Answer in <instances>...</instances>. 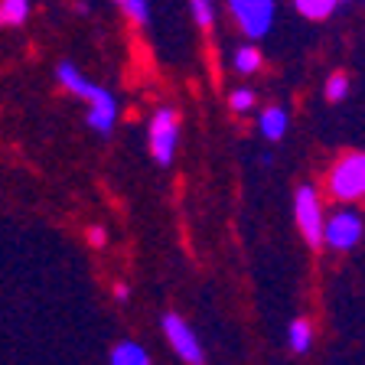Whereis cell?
Returning <instances> with one entry per match:
<instances>
[{"label":"cell","mask_w":365,"mask_h":365,"mask_svg":"<svg viewBox=\"0 0 365 365\" xmlns=\"http://www.w3.org/2000/svg\"><path fill=\"white\" fill-rule=\"evenodd\" d=\"M118 7H121V14L128 16L130 23H137V26H144V23L150 20V7H147V0H118Z\"/></svg>","instance_id":"15"},{"label":"cell","mask_w":365,"mask_h":365,"mask_svg":"<svg viewBox=\"0 0 365 365\" xmlns=\"http://www.w3.org/2000/svg\"><path fill=\"white\" fill-rule=\"evenodd\" d=\"M362 215L352 209H339L327 219V232H323V245H329L333 251H352L362 242Z\"/></svg>","instance_id":"5"},{"label":"cell","mask_w":365,"mask_h":365,"mask_svg":"<svg viewBox=\"0 0 365 365\" xmlns=\"http://www.w3.org/2000/svg\"><path fill=\"white\" fill-rule=\"evenodd\" d=\"M114 300H118V304H128V300H130V287H128V284H118V287H114Z\"/></svg>","instance_id":"20"},{"label":"cell","mask_w":365,"mask_h":365,"mask_svg":"<svg viewBox=\"0 0 365 365\" xmlns=\"http://www.w3.org/2000/svg\"><path fill=\"white\" fill-rule=\"evenodd\" d=\"M349 95V76L346 72H336V76H329L327 82V98L329 101H342Z\"/></svg>","instance_id":"16"},{"label":"cell","mask_w":365,"mask_h":365,"mask_svg":"<svg viewBox=\"0 0 365 365\" xmlns=\"http://www.w3.org/2000/svg\"><path fill=\"white\" fill-rule=\"evenodd\" d=\"M30 16V0H0V26H23Z\"/></svg>","instance_id":"11"},{"label":"cell","mask_w":365,"mask_h":365,"mask_svg":"<svg viewBox=\"0 0 365 365\" xmlns=\"http://www.w3.org/2000/svg\"><path fill=\"white\" fill-rule=\"evenodd\" d=\"M294 215H297V228L304 232L307 245L319 248L323 245V232H327V219H323V205L313 186H300L294 196Z\"/></svg>","instance_id":"3"},{"label":"cell","mask_w":365,"mask_h":365,"mask_svg":"<svg viewBox=\"0 0 365 365\" xmlns=\"http://www.w3.org/2000/svg\"><path fill=\"white\" fill-rule=\"evenodd\" d=\"M105 242H108V235H105V228H88V245L91 248H105Z\"/></svg>","instance_id":"19"},{"label":"cell","mask_w":365,"mask_h":365,"mask_svg":"<svg viewBox=\"0 0 365 365\" xmlns=\"http://www.w3.org/2000/svg\"><path fill=\"white\" fill-rule=\"evenodd\" d=\"M147 144H150V157L157 160L160 167L173 163L176 144H180V114L173 108H157L147 128Z\"/></svg>","instance_id":"2"},{"label":"cell","mask_w":365,"mask_h":365,"mask_svg":"<svg viewBox=\"0 0 365 365\" xmlns=\"http://www.w3.org/2000/svg\"><path fill=\"white\" fill-rule=\"evenodd\" d=\"M339 4H349V0H339Z\"/></svg>","instance_id":"21"},{"label":"cell","mask_w":365,"mask_h":365,"mask_svg":"<svg viewBox=\"0 0 365 365\" xmlns=\"http://www.w3.org/2000/svg\"><path fill=\"white\" fill-rule=\"evenodd\" d=\"M336 4H339V0H294V7L300 10V16H307V20H327L336 10Z\"/></svg>","instance_id":"13"},{"label":"cell","mask_w":365,"mask_h":365,"mask_svg":"<svg viewBox=\"0 0 365 365\" xmlns=\"http://www.w3.org/2000/svg\"><path fill=\"white\" fill-rule=\"evenodd\" d=\"M225 4L248 39L267 36L274 23V0H225Z\"/></svg>","instance_id":"4"},{"label":"cell","mask_w":365,"mask_h":365,"mask_svg":"<svg viewBox=\"0 0 365 365\" xmlns=\"http://www.w3.org/2000/svg\"><path fill=\"white\" fill-rule=\"evenodd\" d=\"M111 365H150V356H147L144 346L124 339L111 349Z\"/></svg>","instance_id":"10"},{"label":"cell","mask_w":365,"mask_h":365,"mask_svg":"<svg viewBox=\"0 0 365 365\" xmlns=\"http://www.w3.org/2000/svg\"><path fill=\"white\" fill-rule=\"evenodd\" d=\"M56 76H59V82L66 85V91H72V95H76V98H82V101H95L101 95V85H95V82H88V78L82 76V72H78L76 66H72V62H62L59 68H56Z\"/></svg>","instance_id":"8"},{"label":"cell","mask_w":365,"mask_h":365,"mask_svg":"<svg viewBox=\"0 0 365 365\" xmlns=\"http://www.w3.org/2000/svg\"><path fill=\"white\" fill-rule=\"evenodd\" d=\"M228 101H232V111H248V108L255 105V91L251 88H235Z\"/></svg>","instance_id":"18"},{"label":"cell","mask_w":365,"mask_h":365,"mask_svg":"<svg viewBox=\"0 0 365 365\" xmlns=\"http://www.w3.org/2000/svg\"><path fill=\"white\" fill-rule=\"evenodd\" d=\"M114 121H118V101L108 88H101V95L88 105V128L98 134H111Z\"/></svg>","instance_id":"7"},{"label":"cell","mask_w":365,"mask_h":365,"mask_svg":"<svg viewBox=\"0 0 365 365\" xmlns=\"http://www.w3.org/2000/svg\"><path fill=\"white\" fill-rule=\"evenodd\" d=\"M261 62H264V59H261V53L255 49V46H242V49L235 53V68L242 72V76H251V72H258Z\"/></svg>","instance_id":"14"},{"label":"cell","mask_w":365,"mask_h":365,"mask_svg":"<svg viewBox=\"0 0 365 365\" xmlns=\"http://www.w3.org/2000/svg\"><path fill=\"white\" fill-rule=\"evenodd\" d=\"M287 342H290V349L294 352H310L313 346V327H310V319H294L287 329Z\"/></svg>","instance_id":"12"},{"label":"cell","mask_w":365,"mask_h":365,"mask_svg":"<svg viewBox=\"0 0 365 365\" xmlns=\"http://www.w3.org/2000/svg\"><path fill=\"white\" fill-rule=\"evenodd\" d=\"M287 124H290V118L284 108H264L258 118V128L267 140H281V137L287 134Z\"/></svg>","instance_id":"9"},{"label":"cell","mask_w":365,"mask_h":365,"mask_svg":"<svg viewBox=\"0 0 365 365\" xmlns=\"http://www.w3.org/2000/svg\"><path fill=\"white\" fill-rule=\"evenodd\" d=\"M190 7H192V16H196L199 26L209 30V26H212V0H190Z\"/></svg>","instance_id":"17"},{"label":"cell","mask_w":365,"mask_h":365,"mask_svg":"<svg viewBox=\"0 0 365 365\" xmlns=\"http://www.w3.org/2000/svg\"><path fill=\"white\" fill-rule=\"evenodd\" d=\"M160 327H163V336L170 339L173 352L182 359L186 365H205V356H202V346H199L196 333L190 329V323L176 313H167V317L160 319Z\"/></svg>","instance_id":"6"},{"label":"cell","mask_w":365,"mask_h":365,"mask_svg":"<svg viewBox=\"0 0 365 365\" xmlns=\"http://www.w3.org/2000/svg\"><path fill=\"white\" fill-rule=\"evenodd\" d=\"M327 190L336 202H365V150H349L336 160Z\"/></svg>","instance_id":"1"}]
</instances>
